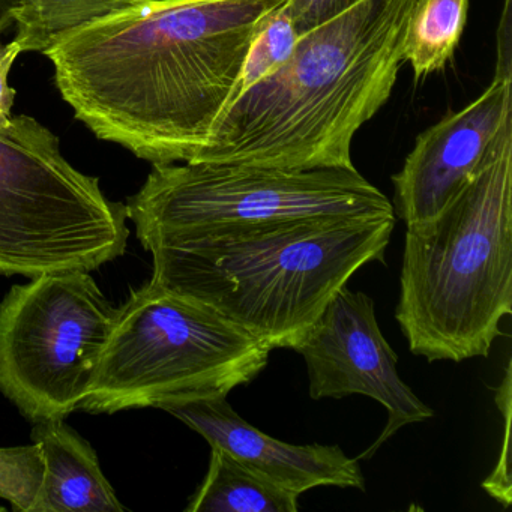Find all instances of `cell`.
Instances as JSON below:
<instances>
[{"label":"cell","instance_id":"cell-10","mask_svg":"<svg viewBox=\"0 0 512 512\" xmlns=\"http://www.w3.org/2000/svg\"><path fill=\"white\" fill-rule=\"evenodd\" d=\"M511 88V76L496 74L481 97L416 139L403 169L392 176V206L407 229L436 220L481 169L494 142L512 124Z\"/></svg>","mask_w":512,"mask_h":512},{"label":"cell","instance_id":"cell-21","mask_svg":"<svg viewBox=\"0 0 512 512\" xmlns=\"http://www.w3.org/2000/svg\"><path fill=\"white\" fill-rule=\"evenodd\" d=\"M19 7L20 0H0V35L14 25Z\"/></svg>","mask_w":512,"mask_h":512},{"label":"cell","instance_id":"cell-17","mask_svg":"<svg viewBox=\"0 0 512 512\" xmlns=\"http://www.w3.org/2000/svg\"><path fill=\"white\" fill-rule=\"evenodd\" d=\"M44 476V457L38 443L0 448V497L17 512H32Z\"/></svg>","mask_w":512,"mask_h":512},{"label":"cell","instance_id":"cell-12","mask_svg":"<svg viewBox=\"0 0 512 512\" xmlns=\"http://www.w3.org/2000/svg\"><path fill=\"white\" fill-rule=\"evenodd\" d=\"M44 476L32 512H122L119 497L101 470L97 452L65 419L35 422Z\"/></svg>","mask_w":512,"mask_h":512},{"label":"cell","instance_id":"cell-6","mask_svg":"<svg viewBox=\"0 0 512 512\" xmlns=\"http://www.w3.org/2000/svg\"><path fill=\"white\" fill-rule=\"evenodd\" d=\"M125 206L149 251L272 221L395 214L391 200L356 167L293 170L205 161L155 164Z\"/></svg>","mask_w":512,"mask_h":512},{"label":"cell","instance_id":"cell-22","mask_svg":"<svg viewBox=\"0 0 512 512\" xmlns=\"http://www.w3.org/2000/svg\"><path fill=\"white\" fill-rule=\"evenodd\" d=\"M0 511H5L4 506H0Z\"/></svg>","mask_w":512,"mask_h":512},{"label":"cell","instance_id":"cell-8","mask_svg":"<svg viewBox=\"0 0 512 512\" xmlns=\"http://www.w3.org/2000/svg\"><path fill=\"white\" fill-rule=\"evenodd\" d=\"M89 272H52L0 302V392L29 421L80 410L118 319Z\"/></svg>","mask_w":512,"mask_h":512},{"label":"cell","instance_id":"cell-20","mask_svg":"<svg viewBox=\"0 0 512 512\" xmlns=\"http://www.w3.org/2000/svg\"><path fill=\"white\" fill-rule=\"evenodd\" d=\"M22 53L16 41L10 44H0V128L7 127L13 118L14 100L16 91L8 85V74L16 62L17 56Z\"/></svg>","mask_w":512,"mask_h":512},{"label":"cell","instance_id":"cell-3","mask_svg":"<svg viewBox=\"0 0 512 512\" xmlns=\"http://www.w3.org/2000/svg\"><path fill=\"white\" fill-rule=\"evenodd\" d=\"M395 214L314 217L158 247L152 281L196 299L274 349H295L356 271L383 262Z\"/></svg>","mask_w":512,"mask_h":512},{"label":"cell","instance_id":"cell-15","mask_svg":"<svg viewBox=\"0 0 512 512\" xmlns=\"http://www.w3.org/2000/svg\"><path fill=\"white\" fill-rule=\"evenodd\" d=\"M146 0H20L16 43L23 52L46 53L68 32Z\"/></svg>","mask_w":512,"mask_h":512},{"label":"cell","instance_id":"cell-5","mask_svg":"<svg viewBox=\"0 0 512 512\" xmlns=\"http://www.w3.org/2000/svg\"><path fill=\"white\" fill-rule=\"evenodd\" d=\"M272 349L214 308L149 281L131 293L80 410L116 413L227 397Z\"/></svg>","mask_w":512,"mask_h":512},{"label":"cell","instance_id":"cell-1","mask_svg":"<svg viewBox=\"0 0 512 512\" xmlns=\"http://www.w3.org/2000/svg\"><path fill=\"white\" fill-rule=\"evenodd\" d=\"M284 0H146L92 20L44 55L98 139L154 164L191 163L238 94L257 32Z\"/></svg>","mask_w":512,"mask_h":512},{"label":"cell","instance_id":"cell-19","mask_svg":"<svg viewBox=\"0 0 512 512\" xmlns=\"http://www.w3.org/2000/svg\"><path fill=\"white\" fill-rule=\"evenodd\" d=\"M362 0H284L283 10L296 34H307L361 4Z\"/></svg>","mask_w":512,"mask_h":512},{"label":"cell","instance_id":"cell-9","mask_svg":"<svg viewBox=\"0 0 512 512\" xmlns=\"http://www.w3.org/2000/svg\"><path fill=\"white\" fill-rule=\"evenodd\" d=\"M293 350L307 364L313 400L365 395L388 410L385 430L359 458H370L400 428L434 415L398 376L397 353L383 337L373 299L364 292L341 287Z\"/></svg>","mask_w":512,"mask_h":512},{"label":"cell","instance_id":"cell-18","mask_svg":"<svg viewBox=\"0 0 512 512\" xmlns=\"http://www.w3.org/2000/svg\"><path fill=\"white\" fill-rule=\"evenodd\" d=\"M496 403L500 412L503 413L505 419V451L500 455L499 463L496 469L493 470L490 476L485 479L482 488L490 494L491 497L502 503L505 508H508L511 503V457H509V425H511V361L508 362V367L505 370V379L502 385L497 389Z\"/></svg>","mask_w":512,"mask_h":512},{"label":"cell","instance_id":"cell-4","mask_svg":"<svg viewBox=\"0 0 512 512\" xmlns=\"http://www.w3.org/2000/svg\"><path fill=\"white\" fill-rule=\"evenodd\" d=\"M512 313V124L427 226L407 229L395 319L413 355L488 356Z\"/></svg>","mask_w":512,"mask_h":512},{"label":"cell","instance_id":"cell-16","mask_svg":"<svg viewBox=\"0 0 512 512\" xmlns=\"http://www.w3.org/2000/svg\"><path fill=\"white\" fill-rule=\"evenodd\" d=\"M298 38L292 20L283 10V5H280L263 23L251 44L236 97L283 67L292 56Z\"/></svg>","mask_w":512,"mask_h":512},{"label":"cell","instance_id":"cell-11","mask_svg":"<svg viewBox=\"0 0 512 512\" xmlns=\"http://www.w3.org/2000/svg\"><path fill=\"white\" fill-rule=\"evenodd\" d=\"M166 412L229 452L236 460L284 490L301 496L317 487L365 490L358 458L338 445H292L248 424L227 397L206 398L167 407Z\"/></svg>","mask_w":512,"mask_h":512},{"label":"cell","instance_id":"cell-14","mask_svg":"<svg viewBox=\"0 0 512 512\" xmlns=\"http://www.w3.org/2000/svg\"><path fill=\"white\" fill-rule=\"evenodd\" d=\"M469 0H416L407 23L403 61L416 79L442 70L457 50Z\"/></svg>","mask_w":512,"mask_h":512},{"label":"cell","instance_id":"cell-7","mask_svg":"<svg viewBox=\"0 0 512 512\" xmlns=\"http://www.w3.org/2000/svg\"><path fill=\"white\" fill-rule=\"evenodd\" d=\"M127 220L40 122L13 116L0 128V274L97 271L125 253Z\"/></svg>","mask_w":512,"mask_h":512},{"label":"cell","instance_id":"cell-2","mask_svg":"<svg viewBox=\"0 0 512 512\" xmlns=\"http://www.w3.org/2000/svg\"><path fill=\"white\" fill-rule=\"evenodd\" d=\"M415 4L362 0L301 35L283 67L230 104L196 161L293 170L355 167L353 137L391 97Z\"/></svg>","mask_w":512,"mask_h":512},{"label":"cell","instance_id":"cell-13","mask_svg":"<svg viewBox=\"0 0 512 512\" xmlns=\"http://www.w3.org/2000/svg\"><path fill=\"white\" fill-rule=\"evenodd\" d=\"M298 500L299 494L278 487L229 452L211 446L208 473L185 511L296 512Z\"/></svg>","mask_w":512,"mask_h":512}]
</instances>
